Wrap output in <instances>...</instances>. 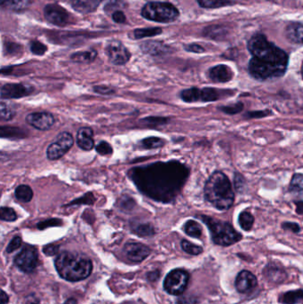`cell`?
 Wrapping results in <instances>:
<instances>
[{"instance_id":"obj_35","label":"cell","mask_w":303,"mask_h":304,"mask_svg":"<svg viewBox=\"0 0 303 304\" xmlns=\"http://www.w3.org/2000/svg\"><path fill=\"white\" fill-rule=\"evenodd\" d=\"M181 246H182V248H183L184 252H186L187 254H191V255H198V254L203 253L202 247L197 246L195 244H192L186 239H183Z\"/></svg>"},{"instance_id":"obj_39","label":"cell","mask_w":303,"mask_h":304,"mask_svg":"<svg viewBox=\"0 0 303 304\" xmlns=\"http://www.w3.org/2000/svg\"><path fill=\"white\" fill-rule=\"evenodd\" d=\"M16 115V112L13 111V109L8 106V104L5 103H1L0 104V117L1 120L5 121L13 120V118Z\"/></svg>"},{"instance_id":"obj_32","label":"cell","mask_w":303,"mask_h":304,"mask_svg":"<svg viewBox=\"0 0 303 304\" xmlns=\"http://www.w3.org/2000/svg\"><path fill=\"white\" fill-rule=\"evenodd\" d=\"M1 137L2 138H22L24 131L16 127H2L1 129Z\"/></svg>"},{"instance_id":"obj_58","label":"cell","mask_w":303,"mask_h":304,"mask_svg":"<svg viewBox=\"0 0 303 304\" xmlns=\"http://www.w3.org/2000/svg\"><path fill=\"white\" fill-rule=\"evenodd\" d=\"M301 74H302V77H303V63H302V66H301Z\"/></svg>"},{"instance_id":"obj_50","label":"cell","mask_w":303,"mask_h":304,"mask_svg":"<svg viewBox=\"0 0 303 304\" xmlns=\"http://www.w3.org/2000/svg\"><path fill=\"white\" fill-rule=\"evenodd\" d=\"M112 18L116 23H124L125 22V16L123 12L117 11L113 14Z\"/></svg>"},{"instance_id":"obj_25","label":"cell","mask_w":303,"mask_h":304,"mask_svg":"<svg viewBox=\"0 0 303 304\" xmlns=\"http://www.w3.org/2000/svg\"><path fill=\"white\" fill-rule=\"evenodd\" d=\"M15 195L18 200L24 203H28L33 197V191L31 187L28 185H20L16 188Z\"/></svg>"},{"instance_id":"obj_55","label":"cell","mask_w":303,"mask_h":304,"mask_svg":"<svg viewBox=\"0 0 303 304\" xmlns=\"http://www.w3.org/2000/svg\"><path fill=\"white\" fill-rule=\"evenodd\" d=\"M9 301V297L5 293V291H1V304H7Z\"/></svg>"},{"instance_id":"obj_22","label":"cell","mask_w":303,"mask_h":304,"mask_svg":"<svg viewBox=\"0 0 303 304\" xmlns=\"http://www.w3.org/2000/svg\"><path fill=\"white\" fill-rule=\"evenodd\" d=\"M278 301L281 304L303 303V289L292 290L282 293L279 296Z\"/></svg>"},{"instance_id":"obj_43","label":"cell","mask_w":303,"mask_h":304,"mask_svg":"<svg viewBox=\"0 0 303 304\" xmlns=\"http://www.w3.org/2000/svg\"><path fill=\"white\" fill-rule=\"evenodd\" d=\"M234 184L238 192H242L245 187V179L240 173H236L234 175Z\"/></svg>"},{"instance_id":"obj_7","label":"cell","mask_w":303,"mask_h":304,"mask_svg":"<svg viewBox=\"0 0 303 304\" xmlns=\"http://www.w3.org/2000/svg\"><path fill=\"white\" fill-rule=\"evenodd\" d=\"M190 281V274L186 270L176 269L167 274L164 281V288L172 295H180L186 290Z\"/></svg>"},{"instance_id":"obj_3","label":"cell","mask_w":303,"mask_h":304,"mask_svg":"<svg viewBox=\"0 0 303 304\" xmlns=\"http://www.w3.org/2000/svg\"><path fill=\"white\" fill-rule=\"evenodd\" d=\"M204 194L206 200L221 211L229 210L235 200L231 182L221 171H215L211 174L205 184Z\"/></svg>"},{"instance_id":"obj_2","label":"cell","mask_w":303,"mask_h":304,"mask_svg":"<svg viewBox=\"0 0 303 304\" xmlns=\"http://www.w3.org/2000/svg\"><path fill=\"white\" fill-rule=\"evenodd\" d=\"M252 59L249 62L250 75L257 80H268L284 76L288 65L284 51L269 42L265 36L257 34L247 45Z\"/></svg>"},{"instance_id":"obj_45","label":"cell","mask_w":303,"mask_h":304,"mask_svg":"<svg viewBox=\"0 0 303 304\" xmlns=\"http://www.w3.org/2000/svg\"><path fill=\"white\" fill-rule=\"evenodd\" d=\"M22 243H23V240H22V238H21V237H19V236L15 237V238L10 241L9 245H8V247H7V252H8V253H13L14 251L17 250V249L22 246Z\"/></svg>"},{"instance_id":"obj_36","label":"cell","mask_w":303,"mask_h":304,"mask_svg":"<svg viewBox=\"0 0 303 304\" xmlns=\"http://www.w3.org/2000/svg\"><path fill=\"white\" fill-rule=\"evenodd\" d=\"M0 218L6 222H15L17 219V215L13 208L2 207L0 208Z\"/></svg>"},{"instance_id":"obj_20","label":"cell","mask_w":303,"mask_h":304,"mask_svg":"<svg viewBox=\"0 0 303 304\" xmlns=\"http://www.w3.org/2000/svg\"><path fill=\"white\" fill-rule=\"evenodd\" d=\"M285 35L291 42L303 44V23H292L285 29Z\"/></svg>"},{"instance_id":"obj_48","label":"cell","mask_w":303,"mask_h":304,"mask_svg":"<svg viewBox=\"0 0 303 304\" xmlns=\"http://www.w3.org/2000/svg\"><path fill=\"white\" fill-rule=\"evenodd\" d=\"M282 228L284 230L292 231L293 233H299L300 231V227H299V224H296V223H291V222H285V223L282 224Z\"/></svg>"},{"instance_id":"obj_1","label":"cell","mask_w":303,"mask_h":304,"mask_svg":"<svg viewBox=\"0 0 303 304\" xmlns=\"http://www.w3.org/2000/svg\"><path fill=\"white\" fill-rule=\"evenodd\" d=\"M129 177L140 192L153 200L170 203L175 200L190 175V169L177 160L157 162L134 167Z\"/></svg>"},{"instance_id":"obj_47","label":"cell","mask_w":303,"mask_h":304,"mask_svg":"<svg viewBox=\"0 0 303 304\" xmlns=\"http://www.w3.org/2000/svg\"><path fill=\"white\" fill-rule=\"evenodd\" d=\"M94 196H93V194L92 193H88V194H86L85 196H82L81 198H78L77 200L72 201L70 205H75V204H88L92 205L93 204V202H94Z\"/></svg>"},{"instance_id":"obj_15","label":"cell","mask_w":303,"mask_h":304,"mask_svg":"<svg viewBox=\"0 0 303 304\" xmlns=\"http://www.w3.org/2000/svg\"><path fill=\"white\" fill-rule=\"evenodd\" d=\"M124 253L130 261L140 262L148 257L150 249L141 243L131 242L124 246Z\"/></svg>"},{"instance_id":"obj_27","label":"cell","mask_w":303,"mask_h":304,"mask_svg":"<svg viewBox=\"0 0 303 304\" xmlns=\"http://www.w3.org/2000/svg\"><path fill=\"white\" fill-rule=\"evenodd\" d=\"M97 56L96 51L91 50L86 52H79L71 55V60L75 62L79 63H89L94 61Z\"/></svg>"},{"instance_id":"obj_9","label":"cell","mask_w":303,"mask_h":304,"mask_svg":"<svg viewBox=\"0 0 303 304\" xmlns=\"http://www.w3.org/2000/svg\"><path fill=\"white\" fill-rule=\"evenodd\" d=\"M74 143V138L70 133L63 132L56 137L54 143H51L47 150V156L50 160H57L66 154Z\"/></svg>"},{"instance_id":"obj_16","label":"cell","mask_w":303,"mask_h":304,"mask_svg":"<svg viewBox=\"0 0 303 304\" xmlns=\"http://www.w3.org/2000/svg\"><path fill=\"white\" fill-rule=\"evenodd\" d=\"M257 285V278L255 275L248 270H242L237 274L235 287L237 292L240 293H245L253 290Z\"/></svg>"},{"instance_id":"obj_17","label":"cell","mask_w":303,"mask_h":304,"mask_svg":"<svg viewBox=\"0 0 303 304\" xmlns=\"http://www.w3.org/2000/svg\"><path fill=\"white\" fill-rule=\"evenodd\" d=\"M233 76L232 69L223 64L214 66L208 71V77L215 83H227L233 78Z\"/></svg>"},{"instance_id":"obj_26","label":"cell","mask_w":303,"mask_h":304,"mask_svg":"<svg viewBox=\"0 0 303 304\" xmlns=\"http://www.w3.org/2000/svg\"><path fill=\"white\" fill-rule=\"evenodd\" d=\"M184 231L187 235L195 239H199L202 236V228L200 226V224L193 220H190L186 222V224L184 225Z\"/></svg>"},{"instance_id":"obj_52","label":"cell","mask_w":303,"mask_h":304,"mask_svg":"<svg viewBox=\"0 0 303 304\" xmlns=\"http://www.w3.org/2000/svg\"><path fill=\"white\" fill-rule=\"evenodd\" d=\"M23 0H1L2 6H8V7H13V6H17L21 4Z\"/></svg>"},{"instance_id":"obj_6","label":"cell","mask_w":303,"mask_h":304,"mask_svg":"<svg viewBox=\"0 0 303 304\" xmlns=\"http://www.w3.org/2000/svg\"><path fill=\"white\" fill-rule=\"evenodd\" d=\"M141 16L153 22L170 23L178 18L179 11L169 3L152 2L142 8Z\"/></svg>"},{"instance_id":"obj_54","label":"cell","mask_w":303,"mask_h":304,"mask_svg":"<svg viewBox=\"0 0 303 304\" xmlns=\"http://www.w3.org/2000/svg\"><path fill=\"white\" fill-rule=\"evenodd\" d=\"M296 206V213L298 215H303V200L294 201Z\"/></svg>"},{"instance_id":"obj_24","label":"cell","mask_w":303,"mask_h":304,"mask_svg":"<svg viewBox=\"0 0 303 304\" xmlns=\"http://www.w3.org/2000/svg\"><path fill=\"white\" fill-rule=\"evenodd\" d=\"M289 191L296 196H303V173H294L289 186Z\"/></svg>"},{"instance_id":"obj_46","label":"cell","mask_w":303,"mask_h":304,"mask_svg":"<svg viewBox=\"0 0 303 304\" xmlns=\"http://www.w3.org/2000/svg\"><path fill=\"white\" fill-rule=\"evenodd\" d=\"M93 91L99 93V94H102V95H109V94H113L115 93V90L107 86V85H96V86H93Z\"/></svg>"},{"instance_id":"obj_34","label":"cell","mask_w":303,"mask_h":304,"mask_svg":"<svg viewBox=\"0 0 303 304\" xmlns=\"http://www.w3.org/2000/svg\"><path fill=\"white\" fill-rule=\"evenodd\" d=\"M162 30L160 28H150V29H139L134 31L135 39H142L147 37H153L156 35L160 34Z\"/></svg>"},{"instance_id":"obj_18","label":"cell","mask_w":303,"mask_h":304,"mask_svg":"<svg viewBox=\"0 0 303 304\" xmlns=\"http://www.w3.org/2000/svg\"><path fill=\"white\" fill-rule=\"evenodd\" d=\"M77 143L82 150H92L94 147L93 130L90 127H81L77 134Z\"/></svg>"},{"instance_id":"obj_44","label":"cell","mask_w":303,"mask_h":304,"mask_svg":"<svg viewBox=\"0 0 303 304\" xmlns=\"http://www.w3.org/2000/svg\"><path fill=\"white\" fill-rule=\"evenodd\" d=\"M272 112L268 110L266 111H257V112H247L245 115L246 119H260V118H265L268 115H271Z\"/></svg>"},{"instance_id":"obj_10","label":"cell","mask_w":303,"mask_h":304,"mask_svg":"<svg viewBox=\"0 0 303 304\" xmlns=\"http://www.w3.org/2000/svg\"><path fill=\"white\" fill-rule=\"evenodd\" d=\"M15 263L24 272H33L39 264V254L37 248L32 246H26L16 255Z\"/></svg>"},{"instance_id":"obj_42","label":"cell","mask_w":303,"mask_h":304,"mask_svg":"<svg viewBox=\"0 0 303 304\" xmlns=\"http://www.w3.org/2000/svg\"><path fill=\"white\" fill-rule=\"evenodd\" d=\"M62 224V220L56 219V218H53V219L47 220V221H44V222H40L38 224V228L39 230H45L48 227H54V226H61Z\"/></svg>"},{"instance_id":"obj_23","label":"cell","mask_w":303,"mask_h":304,"mask_svg":"<svg viewBox=\"0 0 303 304\" xmlns=\"http://www.w3.org/2000/svg\"><path fill=\"white\" fill-rule=\"evenodd\" d=\"M141 49L146 54H152V55H160V54H166L167 52V46L161 43L155 42V41L145 43L141 46Z\"/></svg>"},{"instance_id":"obj_49","label":"cell","mask_w":303,"mask_h":304,"mask_svg":"<svg viewBox=\"0 0 303 304\" xmlns=\"http://www.w3.org/2000/svg\"><path fill=\"white\" fill-rule=\"evenodd\" d=\"M58 251L59 246H55V245H47V246L44 247L43 249L44 253L48 256H53V255L57 254Z\"/></svg>"},{"instance_id":"obj_4","label":"cell","mask_w":303,"mask_h":304,"mask_svg":"<svg viewBox=\"0 0 303 304\" xmlns=\"http://www.w3.org/2000/svg\"><path fill=\"white\" fill-rule=\"evenodd\" d=\"M55 265L59 275L70 282L84 280L93 270V263L87 256L68 251L57 255Z\"/></svg>"},{"instance_id":"obj_29","label":"cell","mask_w":303,"mask_h":304,"mask_svg":"<svg viewBox=\"0 0 303 304\" xmlns=\"http://www.w3.org/2000/svg\"><path fill=\"white\" fill-rule=\"evenodd\" d=\"M238 224L240 225L242 230L250 231L254 224V217L248 211H243L238 216Z\"/></svg>"},{"instance_id":"obj_13","label":"cell","mask_w":303,"mask_h":304,"mask_svg":"<svg viewBox=\"0 0 303 304\" xmlns=\"http://www.w3.org/2000/svg\"><path fill=\"white\" fill-rule=\"evenodd\" d=\"M34 92V87L24 84H6L1 88L2 99H17L28 96Z\"/></svg>"},{"instance_id":"obj_21","label":"cell","mask_w":303,"mask_h":304,"mask_svg":"<svg viewBox=\"0 0 303 304\" xmlns=\"http://www.w3.org/2000/svg\"><path fill=\"white\" fill-rule=\"evenodd\" d=\"M103 0H72V6L76 11L88 14L94 11Z\"/></svg>"},{"instance_id":"obj_51","label":"cell","mask_w":303,"mask_h":304,"mask_svg":"<svg viewBox=\"0 0 303 304\" xmlns=\"http://www.w3.org/2000/svg\"><path fill=\"white\" fill-rule=\"evenodd\" d=\"M185 48H186L187 51L193 52V53H203L205 51L202 46H198V45H196V44L185 46Z\"/></svg>"},{"instance_id":"obj_56","label":"cell","mask_w":303,"mask_h":304,"mask_svg":"<svg viewBox=\"0 0 303 304\" xmlns=\"http://www.w3.org/2000/svg\"><path fill=\"white\" fill-rule=\"evenodd\" d=\"M36 300H37V297H34V298H33V300H32V298H31V297H28L27 300L29 301V302H27V304L39 303V301H37V302H36Z\"/></svg>"},{"instance_id":"obj_12","label":"cell","mask_w":303,"mask_h":304,"mask_svg":"<svg viewBox=\"0 0 303 304\" xmlns=\"http://www.w3.org/2000/svg\"><path fill=\"white\" fill-rule=\"evenodd\" d=\"M26 122L38 130L46 131L54 126L55 120L53 114L48 112H34L26 117Z\"/></svg>"},{"instance_id":"obj_37","label":"cell","mask_w":303,"mask_h":304,"mask_svg":"<svg viewBox=\"0 0 303 304\" xmlns=\"http://www.w3.org/2000/svg\"><path fill=\"white\" fill-rule=\"evenodd\" d=\"M169 121V119L167 118H163V117H148V118H145L143 120H141V123H143V125H147V126H163V125H167Z\"/></svg>"},{"instance_id":"obj_28","label":"cell","mask_w":303,"mask_h":304,"mask_svg":"<svg viewBox=\"0 0 303 304\" xmlns=\"http://www.w3.org/2000/svg\"><path fill=\"white\" fill-rule=\"evenodd\" d=\"M132 230L134 233L140 237H150L155 234V230L150 224H133L132 225Z\"/></svg>"},{"instance_id":"obj_38","label":"cell","mask_w":303,"mask_h":304,"mask_svg":"<svg viewBox=\"0 0 303 304\" xmlns=\"http://www.w3.org/2000/svg\"><path fill=\"white\" fill-rule=\"evenodd\" d=\"M243 109H244V104L242 103H237V104L228 105V106H221L218 108V110L224 112L228 115H235V114L241 112Z\"/></svg>"},{"instance_id":"obj_5","label":"cell","mask_w":303,"mask_h":304,"mask_svg":"<svg viewBox=\"0 0 303 304\" xmlns=\"http://www.w3.org/2000/svg\"><path fill=\"white\" fill-rule=\"evenodd\" d=\"M198 217L208 228L212 240L215 245L229 247L241 240V234L228 222L215 219L208 216H199Z\"/></svg>"},{"instance_id":"obj_33","label":"cell","mask_w":303,"mask_h":304,"mask_svg":"<svg viewBox=\"0 0 303 304\" xmlns=\"http://www.w3.org/2000/svg\"><path fill=\"white\" fill-rule=\"evenodd\" d=\"M200 7L205 8H218L230 4V0H198Z\"/></svg>"},{"instance_id":"obj_30","label":"cell","mask_w":303,"mask_h":304,"mask_svg":"<svg viewBox=\"0 0 303 304\" xmlns=\"http://www.w3.org/2000/svg\"><path fill=\"white\" fill-rule=\"evenodd\" d=\"M135 201L132 199L131 196H123L117 201V206L121 211L124 213L132 212V210L135 208Z\"/></svg>"},{"instance_id":"obj_40","label":"cell","mask_w":303,"mask_h":304,"mask_svg":"<svg viewBox=\"0 0 303 304\" xmlns=\"http://www.w3.org/2000/svg\"><path fill=\"white\" fill-rule=\"evenodd\" d=\"M95 150H96L98 154L101 155V156H107V155L112 154L113 152L111 145L109 143L104 142V141L98 143L96 147H95Z\"/></svg>"},{"instance_id":"obj_53","label":"cell","mask_w":303,"mask_h":304,"mask_svg":"<svg viewBox=\"0 0 303 304\" xmlns=\"http://www.w3.org/2000/svg\"><path fill=\"white\" fill-rule=\"evenodd\" d=\"M176 304H198V301L193 298H183L180 299Z\"/></svg>"},{"instance_id":"obj_41","label":"cell","mask_w":303,"mask_h":304,"mask_svg":"<svg viewBox=\"0 0 303 304\" xmlns=\"http://www.w3.org/2000/svg\"><path fill=\"white\" fill-rule=\"evenodd\" d=\"M31 50L37 55H43L47 51V46L39 41H32L31 43Z\"/></svg>"},{"instance_id":"obj_57","label":"cell","mask_w":303,"mask_h":304,"mask_svg":"<svg viewBox=\"0 0 303 304\" xmlns=\"http://www.w3.org/2000/svg\"><path fill=\"white\" fill-rule=\"evenodd\" d=\"M64 304H78L77 300H75L74 298H70L69 300H67Z\"/></svg>"},{"instance_id":"obj_14","label":"cell","mask_w":303,"mask_h":304,"mask_svg":"<svg viewBox=\"0 0 303 304\" xmlns=\"http://www.w3.org/2000/svg\"><path fill=\"white\" fill-rule=\"evenodd\" d=\"M44 15L49 23L57 26H64L69 21V15L66 10L59 5H47L44 9Z\"/></svg>"},{"instance_id":"obj_31","label":"cell","mask_w":303,"mask_h":304,"mask_svg":"<svg viewBox=\"0 0 303 304\" xmlns=\"http://www.w3.org/2000/svg\"><path fill=\"white\" fill-rule=\"evenodd\" d=\"M141 146L145 148V149H157V148H161L165 145L166 141L163 139L160 138V137H148V138H145L142 140L141 142Z\"/></svg>"},{"instance_id":"obj_8","label":"cell","mask_w":303,"mask_h":304,"mask_svg":"<svg viewBox=\"0 0 303 304\" xmlns=\"http://www.w3.org/2000/svg\"><path fill=\"white\" fill-rule=\"evenodd\" d=\"M223 92L219 91L213 87H205L199 89L198 87H191L185 89L181 92V98L185 103H196V102H214L222 97Z\"/></svg>"},{"instance_id":"obj_11","label":"cell","mask_w":303,"mask_h":304,"mask_svg":"<svg viewBox=\"0 0 303 304\" xmlns=\"http://www.w3.org/2000/svg\"><path fill=\"white\" fill-rule=\"evenodd\" d=\"M106 54L109 61L116 65H124L131 58L127 48L119 41H111L106 46Z\"/></svg>"},{"instance_id":"obj_19","label":"cell","mask_w":303,"mask_h":304,"mask_svg":"<svg viewBox=\"0 0 303 304\" xmlns=\"http://www.w3.org/2000/svg\"><path fill=\"white\" fill-rule=\"evenodd\" d=\"M264 277L268 279V281L274 283V284H280L286 279V272L283 269L275 265H268L263 271Z\"/></svg>"}]
</instances>
